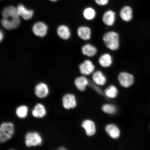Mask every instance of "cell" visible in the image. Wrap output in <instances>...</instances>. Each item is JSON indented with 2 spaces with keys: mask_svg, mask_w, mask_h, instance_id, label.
<instances>
[{
  "mask_svg": "<svg viewBox=\"0 0 150 150\" xmlns=\"http://www.w3.org/2000/svg\"><path fill=\"white\" fill-rule=\"evenodd\" d=\"M14 127L11 122L2 123L0 127V142L4 143L10 139L13 135Z\"/></svg>",
  "mask_w": 150,
  "mask_h": 150,
  "instance_id": "7a4b0ae2",
  "label": "cell"
},
{
  "mask_svg": "<svg viewBox=\"0 0 150 150\" xmlns=\"http://www.w3.org/2000/svg\"><path fill=\"white\" fill-rule=\"evenodd\" d=\"M90 80L86 76L78 77L75 79L74 84L76 88L80 91H85L87 86L89 85Z\"/></svg>",
  "mask_w": 150,
  "mask_h": 150,
  "instance_id": "ac0fdd59",
  "label": "cell"
},
{
  "mask_svg": "<svg viewBox=\"0 0 150 150\" xmlns=\"http://www.w3.org/2000/svg\"><path fill=\"white\" fill-rule=\"evenodd\" d=\"M77 33L81 39L84 41H88L91 38V29L89 26L82 25L78 28Z\"/></svg>",
  "mask_w": 150,
  "mask_h": 150,
  "instance_id": "4fadbf2b",
  "label": "cell"
},
{
  "mask_svg": "<svg viewBox=\"0 0 150 150\" xmlns=\"http://www.w3.org/2000/svg\"><path fill=\"white\" fill-rule=\"evenodd\" d=\"M105 130L109 136L114 139H117L121 135V131L117 125L113 123L108 124L105 127Z\"/></svg>",
  "mask_w": 150,
  "mask_h": 150,
  "instance_id": "7c38bea8",
  "label": "cell"
},
{
  "mask_svg": "<svg viewBox=\"0 0 150 150\" xmlns=\"http://www.w3.org/2000/svg\"><path fill=\"white\" fill-rule=\"evenodd\" d=\"M4 33L1 30V34H0V39H1V41L3 40V39L4 38Z\"/></svg>",
  "mask_w": 150,
  "mask_h": 150,
  "instance_id": "f1b7e54d",
  "label": "cell"
},
{
  "mask_svg": "<svg viewBox=\"0 0 150 150\" xmlns=\"http://www.w3.org/2000/svg\"><path fill=\"white\" fill-rule=\"evenodd\" d=\"M118 81L122 87L128 88L132 86L134 82V76L130 73L122 72L118 75Z\"/></svg>",
  "mask_w": 150,
  "mask_h": 150,
  "instance_id": "52a82bcc",
  "label": "cell"
},
{
  "mask_svg": "<svg viewBox=\"0 0 150 150\" xmlns=\"http://www.w3.org/2000/svg\"><path fill=\"white\" fill-rule=\"evenodd\" d=\"M57 150H59V149H58Z\"/></svg>",
  "mask_w": 150,
  "mask_h": 150,
  "instance_id": "d6a6232c",
  "label": "cell"
},
{
  "mask_svg": "<svg viewBox=\"0 0 150 150\" xmlns=\"http://www.w3.org/2000/svg\"><path fill=\"white\" fill-rule=\"evenodd\" d=\"M93 81L99 86H102L106 83L107 78L102 71L98 70L95 71L92 74Z\"/></svg>",
  "mask_w": 150,
  "mask_h": 150,
  "instance_id": "9a60e30c",
  "label": "cell"
},
{
  "mask_svg": "<svg viewBox=\"0 0 150 150\" xmlns=\"http://www.w3.org/2000/svg\"></svg>",
  "mask_w": 150,
  "mask_h": 150,
  "instance_id": "1f68e13d",
  "label": "cell"
},
{
  "mask_svg": "<svg viewBox=\"0 0 150 150\" xmlns=\"http://www.w3.org/2000/svg\"><path fill=\"white\" fill-rule=\"evenodd\" d=\"M50 1H52L55 2L58 1V0H50Z\"/></svg>",
  "mask_w": 150,
  "mask_h": 150,
  "instance_id": "4dcf8cb0",
  "label": "cell"
},
{
  "mask_svg": "<svg viewBox=\"0 0 150 150\" xmlns=\"http://www.w3.org/2000/svg\"><path fill=\"white\" fill-rule=\"evenodd\" d=\"M28 112V108L27 106L21 105L16 108V113L17 116L21 119H24L27 117Z\"/></svg>",
  "mask_w": 150,
  "mask_h": 150,
  "instance_id": "484cf974",
  "label": "cell"
},
{
  "mask_svg": "<svg viewBox=\"0 0 150 150\" xmlns=\"http://www.w3.org/2000/svg\"><path fill=\"white\" fill-rule=\"evenodd\" d=\"M25 142L27 147H35L42 145V137L38 132H30L26 134Z\"/></svg>",
  "mask_w": 150,
  "mask_h": 150,
  "instance_id": "3957f363",
  "label": "cell"
},
{
  "mask_svg": "<svg viewBox=\"0 0 150 150\" xmlns=\"http://www.w3.org/2000/svg\"><path fill=\"white\" fill-rule=\"evenodd\" d=\"M77 103L76 97L73 94L67 93L63 97V105L67 110L75 108L77 106Z\"/></svg>",
  "mask_w": 150,
  "mask_h": 150,
  "instance_id": "30bf717a",
  "label": "cell"
},
{
  "mask_svg": "<svg viewBox=\"0 0 150 150\" xmlns=\"http://www.w3.org/2000/svg\"><path fill=\"white\" fill-rule=\"evenodd\" d=\"M20 16H9L3 18L1 20V24L5 29L12 30L17 28L20 23Z\"/></svg>",
  "mask_w": 150,
  "mask_h": 150,
  "instance_id": "8992f818",
  "label": "cell"
},
{
  "mask_svg": "<svg viewBox=\"0 0 150 150\" xmlns=\"http://www.w3.org/2000/svg\"><path fill=\"white\" fill-rule=\"evenodd\" d=\"M89 86L91 87L93 89L95 90L99 94L102 95H104V92H103L100 88L99 87V86L95 84L93 81H90Z\"/></svg>",
  "mask_w": 150,
  "mask_h": 150,
  "instance_id": "4316f807",
  "label": "cell"
},
{
  "mask_svg": "<svg viewBox=\"0 0 150 150\" xmlns=\"http://www.w3.org/2000/svg\"><path fill=\"white\" fill-rule=\"evenodd\" d=\"M117 19V14L115 11L108 9L105 11L102 16L103 23L108 27H112L115 24Z\"/></svg>",
  "mask_w": 150,
  "mask_h": 150,
  "instance_id": "277c9868",
  "label": "cell"
},
{
  "mask_svg": "<svg viewBox=\"0 0 150 150\" xmlns=\"http://www.w3.org/2000/svg\"><path fill=\"white\" fill-rule=\"evenodd\" d=\"M103 111L108 115H114L117 113V108L114 104L107 103L103 105L102 107Z\"/></svg>",
  "mask_w": 150,
  "mask_h": 150,
  "instance_id": "d4e9b609",
  "label": "cell"
},
{
  "mask_svg": "<svg viewBox=\"0 0 150 150\" xmlns=\"http://www.w3.org/2000/svg\"><path fill=\"white\" fill-rule=\"evenodd\" d=\"M16 8L19 16L23 19L28 20L33 18L34 14L33 10L27 8L22 4H19Z\"/></svg>",
  "mask_w": 150,
  "mask_h": 150,
  "instance_id": "2e32d148",
  "label": "cell"
},
{
  "mask_svg": "<svg viewBox=\"0 0 150 150\" xmlns=\"http://www.w3.org/2000/svg\"><path fill=\"white\" fill-rule=\"evenodd\" d=\"M57 33L61 38L67 40L70 38L71 32L70 28L65 25H61L58 28Z\"/></svg>",
  "mask_w": 150,
  "mask_h": 150,
  "instance_id": "7402d4cb",
  "label": "cell"
},
{
  "mask_svg": "<svg viewBox=\"0 0 150 150\" xmlns=\"http://www.w3.org/2000/svg\"><path fill=\"white\" fill-rule=\"evenodd\" d=\"M82 15L84 19L88 21H91L95 19L97 16L96 9L92 6H88L82 11Z\"/></svg>",
  "mask_w": 150,
  "mask_h": 150,
  "instance_id": "5bb4252c",
  "label": "cell"
},
{
  "mask_svg": "<svg viewBox=\"0 0 150 150\" xmlns=\"http://www.w3.org/2000/svg\"><path fill=\"white\" fill-rule=\"evenodd\" d=\"M49 89L47 85L44 83L37 84L35 88V93L38 98H45L48 95Z\"/></svg>",
  "mask_w": 150,
  "mask_h": 150,
  "instance_id": "e0dca14e",
  "label": "cell"
},
{
  "mask_svg": "<svg viewBox=\"0 0 150 150\" xmlns=\"http://www.w3.org/2000/svg\"><path fill=\"white\" fill-rule=\"evenodd\" d=\"M81 52L82 54L88 57H93L96 55L97 50L96 47L93 45L90 44H86L82 47Z\"/></svg>",
  "mask_w": 150,
  "mask_h": 150,
  "instance_id": "ffe728a7",
  "label": "cell"
},
{
  "mask_svg": "<svg viewBox=\"0 0 150 150\" xmlns=\"http://www.w3.org/2000/svg\"><path fill=\"white\" fill-rule=\"evenodd\" d=\"M104 93V95L107 98L110 99H114L117 98L119 91L115 86L110 85L106 88Z\"/></svg>",
  "mask_w": 150,
  "mask_h": 150,
  "instance_id": "603a6c76",
  "label": "cell"
},
{
  "mask_svg": "<svg viewBox=\"0 0 150 150\" xmlns=\"http://www.w3.org/2000/svg\"><path fill=\"white\" fill-rule=\"evenodd\" d=\"M48 28L46 24L42 22H36L32 28L34 34L38 37H43L47 35Z\"/></svg>",
  "mask_w": 150,
  "mask_h": 150,
  "instance_id": "8fae6325",
  "label": "cell"
},
{
  "mask_svg": "<svg viewBox=\"0 0 150 150\" xmlns=\"http://www.w3.org/2000/svg\"><path fill=\"white\" fill-rule=\"evenodd\" d=\"M95 67L92 61L86 59L81 64L79 69L81 74L84 76H90L95 72Z\"/></svg>",
  "mask_w": 150,
  "mask_h": 150,
  "instance_id": "ba28073f",
  "label": "cell"
},
{
  "mask_svg": "<svg viewBox=\"0 0 150 150\" xmlns=\"http://www.w3.org/2000/svg\"><path fill=\"white\" fill-rule=\"evenodd\" d=\"M95 4L98 6L104 7L110 4V0H93Z\"/></svg>",
  "mask_w": 150,
  "mask_h": 150,
  "instance_id": "83f0119b",
  "label": "cell"
},
{
  "mask_svg": "<svg viewBox=\"0 0 150 150\" xmlns=\"http://www.w3.org/2000/svg\"><path fill=\"white\" fill-rule=\"evenodd\" d=\"M81 127L84 129L86 134L88 136H93L96 133V125L94 122L91 120H84L81 123Z\"/></svg>",
  "mask_w": 150,
  "mask_h": 150,
  "instance_id": "9c48e42d",
  "label": "cell"
},
{
  "mask_svg": "<svg viewBox=\"0 0 150 150\" xmlns=\"http://www.w3.org/2000/svg\"><path fill=\"white\" fill-rule=\"evenodd\" d=\"M112 58L110 54L104 53L101 55L98 59V63L100 66L103 68L110 67L112 63Z\"/></svg>",
  "mask_w": 150,
  "mask_h": 150,
  "instance_id": "d6986e66",
  "label": "cell"
},
{
  "mask_svg": "<svg viewBox=\"0 0 150 150\" xmlns=\"http://www.w3.org/2000/svg\"><path fill=\"white\" fill-rule=\"evenodd\" d=\"M3 18H7L9 16H19L17 9L16 7L10 6L6 7L2 12Z\"/></svg>",
  "mask_w": 150,
  "mask_h": 150,
  "instance_id": "cb8c5ba5",
  "label": "cell"
},
{
  "mask_svg": "<svg viewBox=\"0 0 150 150\" xmlns=\"http://www.w3.org/2000/svg\"><path fill=\"white\" fill-rule=\"evenodd\" d=\"M119 17L123 21L127 23L130 22L134 18V9L130 5H123L119 10Z\"/></svg>",
  "mask_w": 150,
  "mask_h": 150,
  "instance_id": "5b68a950",
  "label": "cell"
},
{
  "mask_svg": "<svg viewBox=\"0 0 150 150\" xmlns=\"http://www.w3.org/2000/svg\"><path fill=\"white\" fill-rule=\"evenodd\" d=\"M59 150H67L66 148L64 147H60L58 149Z\"/></svg>",
  "mask_w": 150,
  "mask_h": 150,
  "instance_id": "f546056e",
  "label": "cell"
},
{
  "mask_svg": "<svg viewBox=\"0 0 150 150\" xmlns=\"http://www.w3.org/2000/svg\"><path fill=\"white\" fill-rule=\"evenodd\" d=\"M32 112L34 117L42 118L44 117L46 115V110L44 105L40 103H38L35 105Z\"/></svg>",
  "mask_w": 150,
  "mask_h": 150,
  "instance_id": "44dd1931",
  "label": "cell"
},
{
  "mask_svg": "<svg viewBox=\"0 0 150 150\" xmlns=\"http://www.w3.org/2000/svg\"><path fill=\"white\" fill-rule=\"evenodd\" d=\"M103 40L106 47L112 51H116L120 47L119 35L117 32L110 31L105 33Z\"/></svg>",
  "mask_w": 150,
  "mask_h": 150,
  "instance_id": "6da1fadb",
  "label": "cell"
}]
</instances>
